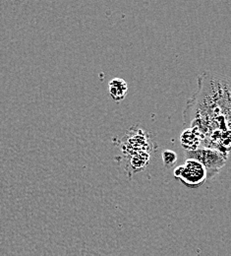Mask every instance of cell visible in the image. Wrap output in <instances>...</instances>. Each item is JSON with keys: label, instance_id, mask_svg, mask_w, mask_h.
<instances>
[{"label": "cell", "instance_id": "8992f818", "mask_svg": "<svg viewBox=\"0 0 231 256\" xmlns=\"http://www.w3.org/2000/svg\"><path fill=\"white\" fill-rule=\"evenodd\" d=\"M108 91L111 98L119 102L125 98L128 92V86L126 81L121 78H114L108 84Z\"/></svg>", "mask_w": 231, "mask_h": 256}, {"label": "cell", "instance_id": "277c9868", "mask_svg": "<svg viewBox=\"0 0 231 256\" xmlns=\"http://www.w3.org/2000/svg\"><path fill=\"white\" fill-rule=\"evenodd\" d=\"M216 148L226 154L231 156V129H217L205 138L202 146Z\"/></svg>", "mask_w": 231, "mask_h": 256}, {"label": "cell", "instance_id": "7a4b0ae2", "mask_svg": "<svg viewBox=\"0 0 231 256\" xmlns=\"http://www.w3.org/2000/svg\"><path fill=\"white\" fill-rule=\"evenodd\" d=\"M173 174L189 188H198L209 180L206 166L194 158H186L183 164L174 168Z\"/></svg>", "mask_w": 231, "mask_h": 256}, {"label": "cell", "instance_id": "5b68a950", "mask_svg": "<svg viewBox=\"0 0 231 256\" xmlns=\"http://www.w3.org/2000/svg\"><path fill=\"white\" fill-rule=\"evenodd\" d=\"M205 138L199 128L187 126L180 135V142L185 150H195L202 146Z\"/></svg>", "mask_w": 231, "mask_h": 256}, {"label": "cell", "instance_id": "3957f363", "mask_svg": "<svg viewBox=\"0 0 231 256\" xmlns=\"http://www.w3.org/2000/svg\"><path fill=\"white\" fill-rule=\"evenodd\" d=\"M185 158L200 160L208 170V178L212 180L220 174L229 157L216 148L201 146L195 150H185Z\"/></svg>", "mask_w": 231, "mask_h": 256}, {"label": "cell", "instance_id": "6da1fadb", "mask_svg": "<svg viewBox=\"0 0 231 256\" xmlns=\"http://www.w3.org/2000/svg\"><path fill=\"white\" fill-rule=\"evenodd\" d=\"M187 108L198 118L227 124L231 129V79L217 73H202L198 92L188 100Z\"/></svg>", "mask_w": 231, "mask_h": 256}, {"label": "cell", "instance_id": "52a82bcc", "mask_svg": "<svg viewBox=\"0 0 231 256\" xmlns=\"http://www.w3.org/2000/svg\"><path fill=\"white\" fill-rule=\"evenodd\" d=\"M149 159H150L149 154L146 151H141L139 154L133 155L131 166L135 170H141L148 164Z\"/></svg>", "mask_w": 231, "mask_h": 256}, {"label": "cell", "instance_id": "ba28073f", "mask_svg": "<svg viewBox=\"0 0 231 256\" xmlns=\"http://www.w3.org/2000/svg\"><path fill=\"white\" fill-rule=\"evenodd\" d=\"M163 162L165 166H172L177 162V154L172 150H165L163 153Z\"/></svg>", "mask_w": 231, "mask_h": 256}]
</instances>
